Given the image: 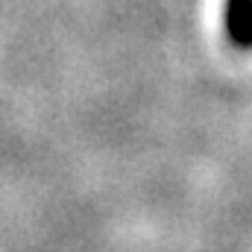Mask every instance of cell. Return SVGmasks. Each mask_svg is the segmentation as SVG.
I'll return each mask as SVG.
<instances>
[{
	"label": "cell",
	"mask_w": 252,
	"mask_h": 252,
	"mask_svg": "<svg viewBox=\"0 0 252 252\" xmlns=\"http://www.w3.org/2000/svg\"><path fill=\"white\" fill-rule=\"evenodd\" d=\"M226 32L238 47H252V0H226Z\"/></svg>",
	"instance_id": "1"
}]
</instances>
